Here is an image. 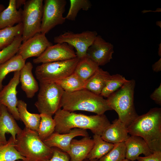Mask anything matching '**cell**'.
Masks as SVG:
<instances>
[{
    "label": "cell",
    "instance_id": "4fadbf2b",
    "mask_svg": "<svg viewBox=\"0 0 161 161\" xmlns=\"http://www.w3.org/2000/svg\"><path fill=\"white\" fill-rule=\"evenodd\" d=\"M113 46L106 42L101 36L98 35L88 48L86 56L99 66H104L112 58Z\"/></svg>",
    "mask_w": 161,
    "mask_h": 161
},
{
    "label": "cell",
    "instance_id": "484cf974",
    "mask_svg": "<svg viewBox=\"0 0 161 161\" xmlns=\"http://www.w3.org/2000/svg\"><path fill=\"white\" fill-rule=\"evenodd\" d=\"M99 67L95 63L86 56L80 59L74 72L86 82Z\"/></svg>",
    "mask_w": 161,
    "mask_h": 161
},
{
    "label": "cell",
    "instance_id": "30bf717a",
    "mask_svg": "<svg viewBox=\"0 0 161 161\" xmlns=\"http://www.w3.org/2000/svg\"><path fill=\"white\" fill-rule=\"evenodd\" d=\"M97 35L95 31L87 30L77 33L69 31L54 37V42L56 44L66 43L72 46L76 50L77 57L80 59L86 56L88 48Z\"/></svg>",
    "mask_w": 161,
    "mask_h": 161
},
{
    "label": "cell",
    "instance_id": "277c9868",
    "mask_svg": "<svg viewBox=\"0 0 161 161\" xmlns=\"http://www.w3.org/2000/svg\"><path fill=\"white\" fill-rule=\"evenodd\" d=\"M135 85V80H128L106 99L112 110H115L117 113L118 119L127 127L139 116L134 104Z\"/></svg>",
    "mask_w": 161,
    "mask_h": 161
},
{
    "label": "cell",
    "instance_id": "d6a6232c",
    "mask_svg": "<svg viewBox=\"0 0 161 161\" xmlns=\"http://www.w3.org/2000/svg\"><path fill=\"white\" fill-rule=\"evenodd\" d=\"M126 151L125 142L114 144L113 148L98 161H122L126 158Z\"/></svg>",
    "mask_w": 161,
    "mask_h": 161
},
{
    "label": "cell",
    "instance_id": "1f68e13d",
    "mask_svg": "<svg viewBox=\"0 0 161 161\" xmlns=\"http://www.w3.org/2000/svg\"><path fill=\"white\" fill-rule=\"evenodd\" d=\"M70 6L68 12L65 17L66 19L75 21L79 11L82 10L87 11L92 6L88 0H70Z\"/></svg>",
    "mask_w": 161,
    "mask_h": 161
},
{
    "label": "cell",
    "instance_id": "5b68a950",
    "mask_svg": "<svg viewBox=\"0 0 161 161\" xmlns=\"http://www.w3.org/2000/svg\"><path fill=\"white\" fill-rule=\"evenodd\" d=\"M15 148L26 161H45L52 156L53 149L47 146L37 132L25 127L16 135Z\"/></svg>",
    "mask_w": 161,
    "mask_h": 161
},
{
    "label": "cell",
    "instance_id": "e0dca14e",
    "mask_svg": "<svg viewBox=\"0 0 161 161\" xmlns=\"http://www.w3.org/2000/svg\"><path fill=\"white\" fill-rule=\"evenodd\" d=\"M128 134L127 127L118 119L110 123L101 136L105 141L114 144L125 142L129 136Z\"/></svg>",
    "mask_w": 161,
    "mask_h": 161
},
{
    "label": "cell",
    "instance_id": "3957f363",
    "mask_svg": "<svg viewBox=\"0 0 161 161\" xmlns=\"http://www.w3.org/2000/svg\"><path fill=\"white\" fill-rule=\"evenodd\" d=\"M60 107L63 109L69 112L83 111L98 115L112 110L106 99L85 89L72 92L64 91Z\"/></svg>",
    "mask_w": 161,
    "mask_h": 161
},
{
    "label": "cell",
    "instance_id": "7bdbcfd3",
    "mask_svg": "<svg viewBox=\"0 0 161 161\" xmlns=\"http://www.w3.org/2000/svg\"><path fill=\"white\" fill-rule=\"evenodd\" d=\"M89 161H98V160H89Z\"/></svg>",
    "mask_w": 161,
    "mask_h": 161
},
{
    "label": "cell",
    "instance_id": "74e56055",
    "mask_svg": "<svg viewBox=\"0 0 161 161\" xmlns=\"http://www.w3.org/2000/svg\"><path fill=\"white\" fill-rule=\"evenodd\" d=\"M152 69L154 72H158L161 71V58L152 65Z\"/></svg>",
    "mask_w": 161,
    "mask_h": 161
},
{
    "label": "cell",
    "instance_id": "7c38bea8",
    "mask_svg": "<svg viewBox=\"0 0 161 161\" xmlns=\"http://www.w3.org/2000/svg\"><path fill=\"white\" fill-rule=\"evenodd\" d=\"M20 71L14 72L9 83L0 91V105L5 106L16 120H20L17 108V87L19 81Z\"/></svg>",
    "mask_w": 161,
    "mask_h": 161
},
{
    "label": "cell",
    "instance_id": "5bb4252c",
    "mask_svg": "<svg viewBox=\"0 0 161 161\" xmlns=\"http://www.w3.org/2000/svg\"><path fill=\"white\" fill-rule=\"evenodd\" d=\"M52 45L49 41L45 34L38 33L23 42L17 53L26 60L30 57H38L47 48Z\"/></svg>",
    "mask_w": 161,
    "mask_h": 161
},
{
    "label": "cell",
    "instance_id": "ac0fdd59",
    "mask_svg": "<svg viewBox=\"0 0 161 161\" xmlns=\"http://www.w3.org/2000/svg\"><path fill=\"white\" fill-rule=\"evenodd\" d=\"M125 143L126 149V159L131 161L137 160L141 154L147 156L153 152L143 138L139 136H129Z\"/></svg>",
    "mask_w": 161,
    "mask_h": 161
},
{
    "label": "cell",
    "instance_id": "603a6c76",
    "mask_svg": "<svg viewBox=\"0 0 161 161\" xmlns=\"http://www.w3.org/2000/svg\"><path fill=\"white\" fill-rule=\"evenodd\" d=\"M17 108L20 119L23 122L26 128L37 132L40 123V114L31 113L27 109V104L23 100H18Z\"/></svg>",
    "mask_w": 161,
    "mask_h": 161
},
{
    "label": "cell",
    "instance_id": "e575fe53",
    "mask_svg": "<svg viewBox=\"0 0 161 161\" xmlns=\"http://www.w3.org/2000/svg\"><path fill=\"white\" fill-rule=\"evenodd\" d=\"M53 153L52 157L45 161H70L68 154L59 148L53 147Z\"/></svg>",
    "mask_w": 161,
    "mask_h": 161
},
{
    "label": "cell",
    "instance_id": "9a60e30c",
    "mask_svg": "<svg viewBox=\"0 0 161 161\" xmlns=\"http://www.w3.org/2000/svg\"><path fill=\"white\" fill-rule=\"evenodd\" d=\"M78 136H89L86 129L75 128L67 133L61 134L54 132L43 142L49 147L57 148L67 153L70 150L71 141Z\"/></svg>",
    "mask_w": 161,
    "mask_h": 161
},
{
    "label": "cell",
    "instance_id": "cb8c5ba5",
    "mask_svg": "<svg viewBox=\"0 0 161 161\" xmlns=\"http://www.w3.org/2000/svg\"><path fill=\"white\" fill-rule=\"evenodd\" d=\"M26 60L19 54L0 65V91L3 88L2 82L7 75L11 72L20 71L25 64Z\"/></svg>",
    "mask_w": 161,
    "mask_h": 161
},
{
    "label": "cell",
    "instance_id": "d590c367",
    "mask_svg": "<svg viewBox=\"0 0 161 161\" xmlns=\"http://www.w3.org/2000/svg\"><path fill=\"white\" fill-rule=\"evenodd\" d=\"M139 161H161V151H154L150 155L145 157H139Z\"/></svg>",
    "mask_w": 161,
    "mask_h": 161
},
{
    "label": "cell",
    "instance_id": "4316f807",
    "mask_svg": "<svg viewBox=\"0 0 161 161\" xmlns=\"http://www.w3.org/2000/svg\"><path fill=\"white\" fill-rule=\"evenodd\" d=\"M22 23L0 29V50L11 44L17 36L22 35Z\"/></svg>",
    "mask_w": 161,
    "mask_h": 161
},
{
    "label": "cell",
    "instance_id": "2e32d148",
    "mask_svg": "<svg viewBox=\"0 0 161 161\" xmlns=\"http://www.w3.org/2000/svg\"><path fill=\"white\" fill-rule=\"evenodd\" d=\"M0 144L7 143L6 134H10L15 142L16 135L22 130L5 106L0 105Z\"/></svg>",
    "mask_w": 161,
    "mask_h": 161
},
{
    "label": "cell",
    "instance_id": "f6af8a7d",
    "mask_svg": "<svg viewBox=\"0 0 161 161\" xmlns=\"http://www.w3.org/2000/svg\"></svg>",
    "mask_w": 161,
    "mask_h": 161
},
{
    "label": "cell",
    "instance_id": "ab89813d",
    "mask_svg": "<svg viewBox=\"0 0 161 161\" xmlns=\"http://www.w3.org/2000/svg\"><path fill=\"white\" fill-rule=\"evenodd\" d=\"M159 47L158 49V54L161 57V43L159 45Z\"/></svg>",
    "mask_w": 161,
    "mask_h": 161
},
{
    "label": "cell",
    "instance_id": "d4e9b609",
    "mask_svg": "<svg viewBox=\"0 0 161 161\" xmlns=\"http://www.w3.org/2000/svg\"><path fill=\"white\" fill-rule=\"evenodd\" d=\"M94 144L86 158L89 160H98L109 152L114 144L103 140L101 136L94 134L93 139Z\"/></svg>",
    "mask_w": 161,
    "mask_h": 161
},
{
    "label": "cell",
    "instance_id": "4dcf8cb0",
    "mask_svg": "<svg viewBox=\"0 0 161 161\" xmlns=\"http://www.w3.org/2000/svg\"><path fill=\"white\" fill-rule=\"evenodd\" d=\"M128 80L118 74L111 75L102 91L100 95L108 97L110 95L120 88Z\"/></svg>",
    "mask_w": 161,
    "mask_h": 161
},
{
    "label": "cell",
    "instance_id": "d6986e66",
    "mask_svg": "<svg viewBox=\"0 0 161 161\" xmlns=\"http://www.w3.org/2000/svg\"><path fill=\"white\" fill-rule=\"evenodd\" d=\"M94 144L93 140L89 136L83 137L80 140L73 139L67 153L70 157V161H83L86 158Z\"/></svg>",
    "mask_w": 161,
    "mask_h": 161
},
{
    "label": "cell",
    "instance_id": "f546056e",
    "mask_svg": "<svg viewBox=\"0 0 161 161\" xmlns=\"http://www.w3.org/2000/svg\"><path fill=\"white\" fill-rule=\"evenodd\" d=\"M41 120L37 131L42 141L47 139L55 132L56 124L52 116L45 114H40Z\"/></svg>",
    "mask_w": 161,
    "mask_h": 161
},
{
    "label": "cell",
    "instance_id": "44dd1931",
    "mask_svg": "<svg viewBox=\"0 0 161 161\" xmlns=\"http://www.w3.org/2000/svg\"><path fill=\"white\" fill-rule=\"evenodd\" d=\"M22 10H17L16 0H10L7 7L0 13V29L21 23Z\"/></svg>",
    "mask_w": 161,
    "mask_h": 161
},
{
    "label": "cell",
    "instance_id": "8992f818",
    "mask_svg": "<svg viewBox=\"0 0 161 161\" xmlns=\"http://www.w3.org/2000/svg\"><path fill=\"white\" fill-rule=\"evenodd\" d=\"M78 58L42 63L37 66L35 73L40 82H55L73 73L79 61Z\"/></svg>",
    "mask_w": 161,
    "mask_h": 161
},
{
    "label": "cell",
    "instance_id": "ee69618b",
    "mask_svg": "<svg viewBox=\"0 0 161 161\" xmlns=\"http://www.w3.org/2000/svg\"><path fill=\"white\" fill-rule=\"evenodd\" d=\"M16 161H25L22 160H16Z\"/></svg>",
    "mask_w": 161,
    "mask_h": 161
},
{
    "label": "cell",
    "instance_id": "9c48e42d",
    "mask_svg": "<svg viewBox=\"0 0 161 161\" xmlns=\"http://www.w3.org/2000/svg\"><path fill=\"white\" fill-rule=\"evenodd\" d=\"M65 0H45L43 4L41 32L46 34L56 26L66 20L63 15L65 11Z\"/></svg>",
    "mask_w": 161,
    "mask_h": 161
},
{
    "label": "cell",
    "instance_id": "ba28073f",
    "mask_svg": "<svg viewBox=\"0 0 161 161\" xmlns=\"http://www.w3.org/2000/svg\"><path fill=\"white\" fill-rule=\"evenodd\" d=\"M43 0L26 1L22 10V42L41 32L43 13Z\"/></svg>",
    "mask_w": 161,
    "mask_h": 161
},
{
    "label": "cell",
    "instance_id": "60d3db41",
    "mask_svg": "<svg viewBox=\"0 0 161 161\" xmlns=\"http://www.w3.org/2000/svg\"><path fill=\"white\" fill-rule=\"evenodd\" d=\"M5 7L4 5L0 4V13L5 9Z\"/></svg>",
    "mask_w": 161,
    "mask_h": 161
},
{
    "label": "cell",
    "instance_id": "52a82bcc",
    "mask_svg": "<svg viewBox=\"0 0 161 161\" xmlns=\"http://www.w3.org/2000/svg\"><path fill=\"white\" fill-rule=\"evenodd\" d=\"M64 90L54 82H40L37 100L35 105L40 114L52 116L59 109Z\"/></svg>",
    "mask_w": 161,
    "mask_h": 161
},
{
    "label": "cell",
    "instance_id": "b9f144b4",
    "mask_svg": "<svg viewBox=\"0 0 161 161\" xmlns=\"http://www.w3.org/2000/svg\"><path fill=\"white\" fill-rule=\"evenodd\" d=\"M122 161H131V160H127L125 158V159L123 160Z\"/></svg>",
    "mask_w": 161,
    "mask_h": 161
},
{
    "label": "cell",
    "instance_id": "ffe728a7",
    "mask_svg": "<svg viewBox=\"0 0 161 161\" xmlns=\"http://www.w3.org/2000/svg\"><path fill=\"white\" fill-rule=\"evenodd\" d=\"M33 67L32 63L28 62L25 63L20 72L21 88L28 98H32L39 89L38 83L32 73Z\"/></svg>",
    "mask_w": 161,
    "mask_h": 161
},
{
    "label": "cell",
    "instance_id": "6da1fadb",
    "mask_svg": "<svg viewBox=\"0 0 161 161\" xmlns=\"http://www.w3.org/2000/svg\"><path fill=\"white\" fill-rule=\"evenodd\" d=\"M56 124L55 132L63 134L69 133L72 129H89L94 134L101 136L110 124L104 114L87 115L68 112L60 109L55 114Z\"/></svg>",
    "mask_w": 161,
    "mask_h": 161
},
{
    "label": "cell",
    "instance_id": "f35d334b",
    "mask_svg": "<svg viewBox=\"0 0 161 161\" xmlns=\"http://www.w3.org/2000/svg\"><path fill=\"white\" fill-rule=\"evenodd\" d=\"M26 0H16V6L17 9H18L19 7L25 4Z\"/></svg>",
    "mask_w": 161,
    "mask_h": 161
},
{
    "label": "cell",
    "instance_id": "7402d4cb",
    "mask_svg": "<svg viewBox=\"0 0 161 161\" xmlns=\"http://www.w3.org/2000/svg\"><path fill=\"white\" fill-rule=\"evenodd\" d=\"M111 75L108 72L99 67L95 73L85 82L84 89L100 95Z\"/></svg>",
    "mask_w": 161,
    "mask_h": 161
},
{
    "label": "cell",
    "instance_id": "7a4b0ae2",
    "mask_svg": "<svg viewBox=\"0 0 161 161\" xmlns=\"http://www.w3.org/2000/svg\"><path fill=\"white\" fill-rule=\"evenodd\" d=\"M131 135L141 137L153 151H161V108L151 109L127 127Z\"/></svg>",
    "mask_w": 161,
    "mask_h": 161
},
{
    "label": "cell",
    "instance_id": "8d00e7d4",
    "mask_svg": "<svg viewBox=\"0 0 161 161\" xmlns=\"http://www.w3.org/2000/svg\"><path fill=\"white\" fill-rule=\"evenodd\" d=\"M150 98L157 104L161 105V84L156 88L150 95Z\"/></svg>",
    "mask_w": 161,
    "mask_h": 161
},
{
    "label": "cell",
    "instance_id": "f1b7e54d",
    "mask_svg": "<svg viewBox=\"0 0 161 161\" xmlns=\"http://www.w3.org/2000/svg\"><path fill=\"white\" fill-rule=\"evenodd\" d=\"M64 91L72 92L84 89L85 82L73 72L66 77L55 82Z\"/></svg>",
    "mask_w": 161,
    "mask_h": 161
},
{
    "label": "cell",
    "instance_id": "836d02e7",
    "mask_svg": "<svg viewBox=\"0 0 161 161\" xmlns=\"http://www.w3.org/2000/svg\"><path fill=\"white\" fill-rule=\"evenodd\" d=\"M22 42V35H19L16 38L9 46L0 50V65L17 53Z\"/></svg>",
    "mask_w": 161,
    "mask_h": 161
},
{
    "label": "cell",
    "instance_id": "83f0119b",
    "mask_svg": "<svg viewBox=\"0 0 161 161\" xmlns=\"http://www.w3.org/2000/svg\"><path fill=\"white\" fill-rule=\"evenodd\" d=\"M22 160L26 161L15 148V141L11 136L4 145L0 144V161H16Z\"/></svg>",
    "mask_w": 161,
    "mask_h": 161
},
{
    "label": "cell",
    "instance_id": "8fae6325",
    "mask_svg": "<svg viewBox=\"0 0 161 161\" xmlns=\"http://www.w3.org/2000/svg\"><path fill=\"white\" fill-rule=\"evenodd\" d=\"M74 47L66 43H57L48 47L39 56L33 60L35 64L69 60L77 57Z\"/></svg>",
    "mask_w": 161,
    "mask_h": 161
}]
</instances>
